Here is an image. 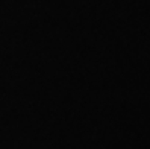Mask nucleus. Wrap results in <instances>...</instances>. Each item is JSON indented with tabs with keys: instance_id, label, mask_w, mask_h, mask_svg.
I'll list each match as a JSON object with an SVG mask.
<instances>
[]
</instances>
